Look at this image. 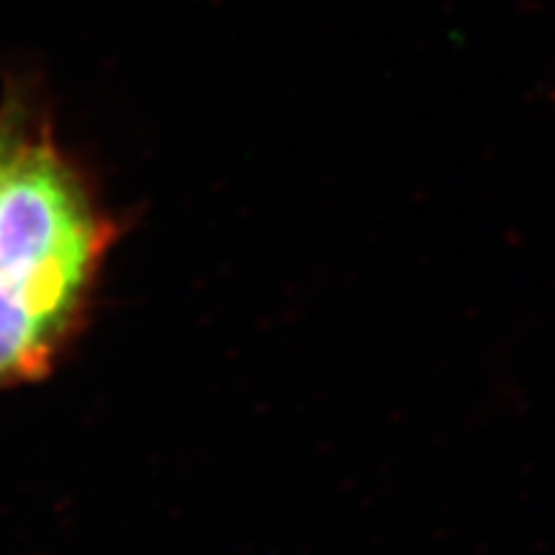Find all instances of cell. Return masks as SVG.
Returning a JSON list of instances; mask_svg holds the SVG:
<instances>
[{
	"mask_svg": "<svg viewBox=\"0 0 555 555\" xmlns=\"http://www.w3.org/2000/svg\"><path fill=\"white\" fill-rule=\"evenodd\" d=\"M39 111L31 106L24 86H13L0 103V185L16 163L18 152L29 142V137L41 127Z\"/></svg>",
	"mask_w": 555,
	"mask_h": 555,
	"instance_id": "obj_2",
	"label": "cell"
},
{
	"mask_svg": "<svg viewBox=\"0 0 555 555\" xmlns=\"http://www.w3.org/2000/svg\"><path fill=\"white\" fill-rule=\"evenodd\" d=\"M114 240V219L44 121L0 185V391L57 365Z\"/></svg>",
	"mask_w": 555,
	"mask_h": 555,
	"instance_id": "obj_1",
	"label": "cell"
}]
</instances>
